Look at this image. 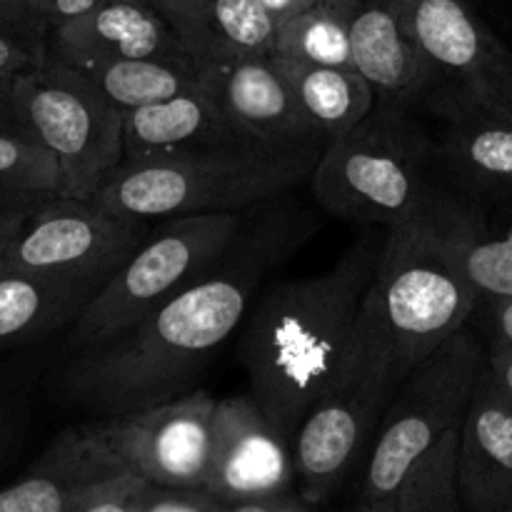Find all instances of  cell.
Returning <instances> with one entry per match:
<instances>
[{
  "instance_id": "44dd1931",
  "label": "cell",
  "mask_w": 512,
  "mask_h": 512,
  "mask_svg": "<svg viewBox=\"0 0 512 512\" xmlns=\"http://www.w3.org/2000/svg\"><path fill=\"white\" fill-rule=\"evenodd\" d=\"M125 160L160 158L200 148L253 145L225 115L208 85L125 113Z\"/></svg>"
},
{
  "instance_id": "277c9868",
  "label": "cell",
  "mask_w": 512,
  "mask_h": 512,
  "mask_svg": "<svg viewBox=\"0 0 512 512\" xmlns=\"http://www.w3.org/2000/svg\"><path fill=\"white\" fill-rule=\"evenodd\" d=\"M323 150L260 145L200 148L123 163L93 195L115 213L145 220L243 213L310 180Z\"/></svg>"
},
{
  "instance_id": "8fae6325",
  "label": "cell",
  "mask_w": 512,
  "mask_h": 512,
  "mask_svg": "<svg viewBox=\"0 0 512 512\" xmlns=\"http://www.w3.org/2000/svg\"><path fill=\"white\" fill-rule=\"evenodd\" d=\"M403 10L438 80L428 100L512 113V53L470 0H403Z\"/></svg>"
},
{
  "instance_id": "9a60e30c",
  "label": "cell",
  "mask_w": 512,
  "mask_h": 512,
  "mask_svg": "<svg viewBox=\"0 0 512 512\" xmlns=\"http://www.w3.org/2000/svg\"><path fill=\"white\" fill-rule=\"evenodd\" d=\"M50 58L88 73L118 60H180L190 55L158 5L145 0H98L93 8L53 30Z\"/></svg>"
},
{
  "instance_id": "7402d4cb",
  "label": "cell",
  "mask_w": 512,
  "mask_h": 512,
  "mask_svg": "<svg viewBox=\"0 0 512 512\" xmlns=\"http://www.w3.org/2000/svg\"><path fill=\"white\" fill-rule=\"evenodd\" d=\"M450 228L478 303L512 298V193L483 198L453 193Z\"/></svg>"
},
{
  "instance_id": "74e56055",
  "label": "cell",
  "mask_w": 512,
  "mask_h": 512,
  "mask_svg": "<svg viewBox=\"0 0 512 512\" xmlns=\"http://www.w3.org/2000/svg\"><path fill=\"white\" fill-rule=\"evenodd\" d=\"M260 3L265 5V10H268L270 15H273L275 25H283L288 23L290 18H295V15L305 13L308 8H313L318 0H260Z\"/></svg>"
},
{
  "instance_id": "d590c367",
  "label": "cell",
  "mask_w": 512,
  "mask_h": 512,
  "mask_svg": "<svg viewBox=\"0 0 512 512\" xmlns=\"http://www.w3.org/2000/svg\"><path fill=\"white\" fill-rule=\"evenodd\" d=\"M315 510L298 490L293 493H273L265 495V498L248 500V503H240L235 512H310Z\"/></svg>"
},
{
  "instance_id": "9c48e42d",
  "label": "cell",
  "mask_w": 512,
  "mask_h": 512,
  "mask_svg": "<svg viewBox=\"0 0 512 512\" xmlns=\"http://www.w3.org/2000/svg\"><path fill=\"white\" fill-rule=\"evenodd\" d=\"M13 95L25 138L58 160L60 195L93 198L125 160L123 110L88 73L53 58L18 75Z\"/></svg>"
},
{
  "instance_id": "3957f363",
  "label": "cell",
  "mask_w": 512,
  "mask_h": 512,
  "mask_svg": "<svg viewBox=\"0 0 512 512\" xmlns=\"http://www.w3.org/2000/svg\"><path fill=\"white\" fill-rule=\"evenodd\" d=\"M450 188L388 225L360 315L393 353L400 375L418 368L473 320L478 293L455 250Z\"/></svg>"
},
{
  "instance_id": "5b68a950",
  "label": "cell",
  "mask_w": 512,
  "mask_h": 512,
  "mask_svg": "<svg viewBox=\"0 0 512 512\" xmlns=\"http://www.w3.org/2000/svg\"><path fill=\"white\" fill-rule=\"evenodd\" d=\"M443 188L433 128L418 108L398 103H375L323 150L310 175L325 213L385 228L410 218Z\"/></svg>"
},
{
  "instance_id": "d6a6232c",
  "label": "cell",
  "mask_w": 512,
  "mask_h": 512,
  "mask_svg": "<svg viewBox=\"0 0 512 512\" xmlns=\"http://www.w3.org/2000/svg\"><path fill=\"white\" fill-rule=\"evenodd\" d=\"M48 198L53 195H0V255Z\"/></svg>"
},
{
  "instance_id": "836d02e7",
  "label": "cell",
  "mask_w": 512,
  "mask_h": 512,
  "mask_svg": "<svg viewBox=\"0 0 512 512\" xmlns=\"http://www.w3.org/2000/svg\"><path fill=\"white\" fill-rule=\"evenodd\" d=\"M485 365L493 373L500 393L512 405V343L500 335H488L485 340Z\"/></svg>"
},
{
  "instance_id": "1f68e13d",
  "label": "cell",
  "mask_w": 512,
  "mask_h": 512,
  "mask_svg": "<svg viewBox=\"0 0 512 512\" xmlns=\"http://www.w3.org/2000/svg\"><path fill=\"white\" fill-rule=\"evenodd\" d=\"M95 3L98 0H0V13L13 15V18L25 20V23L53 35L58 25L85 13Z\"/></svg>"
},
{
  "instance_id": "484cf974",
  "label": "cell",
  "mask_w": 512,
  "mask_h": 512,
  "mask_svg": "<svg viewBox=\"0 0 512 512\" xmlns=\"http://www.w3.org/2000/svg\"><path fill=\"white\" fill-rule=\"evenodd\" d=\"M460 438L463 425L448 430L400 478L398 488L380 503L378 512H458L460 495Z\"/></svg>"
},
{
  "instance_id": "f35d334b",
  "label": "cell",
  "mask_w": 512,
  "mask_h": 512,
  "mask_svg": "<svg viewBox=\"0 0 512 512\" xmlns=\"http://www.w3.org/2000/svg\"><path fill=\"white\" fill-rule=\"evenodd\" d=\"M5 448H8V428H5V423L0 420V460H3Z\"/></svg>"
},
{
  "instance_id": "8d00e7d4",
  "label": "cell",
  "mask_w": 512,
  "mask_h": 512,
  "mask_svg": "<svg viewBox=\"0 0 512 512\" xmlns=\"http://www.w3.org/2000/svg\"><path fill=\"white\" fill-rule=\"evenodd\" d=\"M13 80H0V133L28 140L25 138L23 123H20L18 118V108H15Z\"/></svg>"
},
{
  "instance_id": "d4e9b609",
  "label": "cell",
  "mask_w": 512,
  "mask_h": 512,
  "mask_svg": "<svg viewBox=\"0 0 512 512\" xmlns=\"http://www.w3.org/2000/svg\"><path fill=\"white\" fill-rule=\"evenodd\" d=\"M88 75L100 93L123 113L160 103L205 83V73L190 58L118 60L88 70Z\"/></svg>"
},
{
  "instance_id": "e0dca14e",
  "label": "cell",
  "mask_w": 512,
  "mask_h": 512,
  "mask_svg": "<svg viewBox=\"0 0 512 512\" xmlns=\"http://www.w3.org/2000/svg\"><path fill=\"white\" fill-rule=\"evenodd\" d=\"M205 85L253 145L275 150H325L315 140L275 55H258L205 73Z\"/></svg>"
},
{
  "instance_id": "d6986e66",
  "label": "cell",
  "mask_w": 512,
  "mask_h": 512,
  "mask_svg": "<svg viewBox=\"0 0 512 512\" xmlns=\"http://www.w3.org/2000/svg\"><path fill=\"white\" fill-rule=\"evenodd\" d=\"M460 495L473 512H512V405L483 363L460 438Z\"/></svg>"
},
{
  "instance_id": "f546056e",
  "label": "cell",
  "mask_w": 512,
  "mask_h": 512,
  "mask_svg": "<svg viewBox=\"0 0 512 512\" xmlns=\"http://www.w3.org/2000/svg\"><path fill=\"white\" fill-rule=\"evenodd\" d=\"M150 483L128 465L80 493L73 512H140Z\"/></svg>"
},
{
  "instance_id": "4dcf8cb0",
  "label": "cell",
  "mask_w": 512,
  "mask_h": 512,
  "mask_svg": "<svg viewBox=\"0 0 512 512\" xmlns=\"http://www.w3.org/2000/svg\"><path fill=\"white\" fill-rule=\"evenodd\" d=\"M140 512H228L218 495L205 485H153Z\"/></svg>"
},
{
  "instance_id": "603a6c76",
  "label": "cell",
  "mask_w": 512,
  "mask_h": 512,
  "mask_svg": "<svg viewBox=\"0 0 512 512\" xmlns=\"http://www.w3.org/2000/svg\"><path fill=\"white\" fill-rule=\"evenodd\" d=\"M100 288L88 280L48 278L0 265V348L73 325Z\"/></svg>"
},
{
  "instance_id": "30bf717a",
  "label": "cell",
  "mask_w": 512,
  "mask_h": 512,
  "mask_svg": "<svg viewBox=\"0 0 512 512\" xmlns=\"http://www.w3.org/2000/svg\"><path fill=\"white\" fill-rule=\"evenodd\" d=\"M150 220L115 213L95 198L53 195L0 255V265L48 278L108 283L143 245Z\"/></svg>"
},
{
  "instance_id": "ab89813d",
  "label": "cell",
  "mask_w": 512,
  "mask_h": 512,
  "mask_svg": "<svg viewBox=\"0 0 512 512\" xmlns=\"http://www.w3.org/2000/svg\"><path fill=\"white\" fill-rule=\"evenodd\" d=\"M145 3H153V5H160V3H163V0H145Z\"/></svg>"
},
{
  "instance_id": "ba28073f",
  "label": "cell",
  "mask_w": 512,
  "mask_h": 512,
  "mask_svg": "<svg viewBox=\"0 0 512 512\" xmlns=\"http://www.w3.org/2000/svg\"><path fill=\"white\" fill-rule=\"evenodd\" d=\"M243 213L163 218L75 318L70 325V348L103 343L123 333L208 275L238 235Z\"/></svg>"
},
{
  "instance_id": "2e32d148",
  "label": "cell",
  "mask_w": 512,
  "mask_h": 512,
  "mask_svg": "<svg viewBox=\"0 0 512 512\" xmlns=\"http://www.w3.org/2000/svg\"><path fill=\"white\" fill-rule=\"evenodd\" d=\"M420 113L433 128L443 183L463 198L512 193V113L428 100Z\"/></svg>"
},
{
  "instance_id": "7a4b0ae2",
  "label": "cell",
  "mask_w": 512,
  "mask_h": 512,
  "mask_svg": "<svg viewBox=\"0 0 512 512\" xmlns=\"http://www.w3.org/2000/svg\"><path fill=\"white\" fill-rule=\"evenodd\" d=\"M383 240L368 233L313 278L273 285L240 325L250 395L293 445L308 410L343 375Z\"/></svg>"
},
{
  "instance_id": "cb8c5ba5",
  "label": "cell",
  "mask_w": 512,
  "mask_h": 512,
  "mask_svg": "<svg viewBox=\"0 0 512 512\" xmlns=\"http://www.w3.org/2000/svg\"><path fill=\"white\" fill-rule=\"evenodd\" d=\"M278 63L323 148L355 128L375 108L373 88L355 65H313L288 58H278Z\"/></svg>"
},
{
  "instance_id": "f1b7e54d",
  "label": "cell",
  "mask_w": 512,
  "mask_h": 512,
  "mask_svg": "<svg viewBox=\"0 0 512 512\" xmlns=\"http://www.w3.org/2000/svg\"><path fill=\"white\" fill-rule=\"evenodd\" d=\"M50 60V35L25 20L0 13V80H13Z\"/></svg>"
},
{
  "instance_id": "e575fe53",
  "label": "cell",
  "mask_w": 512,
  "mask_h": 512,
  "mask_svg": "<svg viewBox=\"0 0 512 512\" xmlns=\"http://www.w3.org/2000/svg\"><path fill=\"white\" fill-rule=\"evenodd\" d=\"M473 318L483 320V330L488 335H500L512 343V298L480 300Z\"/></svg>"
},
{
  "instance_id": "4316f807",
  "label": "cell",
  "mask_w": 512,
  "mask_h": 512,
  "mask_svg": "<svg viewBox=\"0 0 512 512\" xmlns=\"http://www.w3.org/2000/svg\"><path fill=\"white\" fill-rule=\"evenodd\" d=\"M273 53L298 63L353 65L348 25L330 0H318L313 8L280 25Z\"/></svg>"
},
{
  "instance_id": "4fadbf2b",
  "label": "cell",
  "mask_w": 512,
  "mask_h": 512,
  "mask_svg": "<svg viewBox=\"0 0 512 512\" xmlns=\"http://www.w3.org/2000/svg\"><path fill=\"white\" fill-rule=\"evenodd\" d=\"M205 488L228 512L248 500L298 490L293 445L250 393L218 400Z\"/></svg>"
},
{
  "instance_id": "7c38bea8",
  "label": "cell",
  "mask_w": 512,
  "mask_h": 512,
  "mask_svg": "<svg viewBox=\"0 0 512 512\" xmlns=\"http://www.w3.org/2000/svg\"><path fill=\"white\" fill-rule=\"evenodd\" d=\"M218 398L195 388L165 403L95 420L110 448L153 485H205Z\"/></svg>"
},
{
  "instance_id": "ac0fdd59",
  "label": "cell",
  "mask_w": 512,
  "mask_h": 512,
  "mask_svg": "<svg viewBox=\"0 0 512 512\" xmlns=\"http://www.w3.org/2000/svg\"><path fill=\"white\" fill-rule=\"evenodd\" d=\"M125 468L98 423L65 428L23 478L0 490V512H73L80 493Z\"/></svg>"
},
{
  "instance_id": "8992f818",
  "label": "cell",
  "mask_w": 512,
  "mask_h": 512,
  "mask_svg": "<svg viewBox=\"0 0 512 512\" xmlns=\"http://www.w3.org/2000/svg\"><path fill=\"white\" fill-rule=\"evenodd\" d=\"M483 363L485 343L468 323L405 375L365 455L355 510L378 512L410 465L465 423Z\"/></svg>"
},
{
  "instance_id": "6da1fadb",
  "label": "cell",
  "mask_w": 512,
  "mask_h": 512,
  "mask_svg": "<svg viewBox=\"0 0 512 512\" xmlns=\"http://www.w3.org/2000/svg\"><path fill=\"white\" fill-rule=\"evenodd\" d=\"M320 220L283 195L245 210L223 260L123 333L70 353L55 373V395L108 420L198 388L218 350L243 325L265 278L283 268Z\"/></svg>"
},
{
  "instance_id": "ffe728a7",
  "label": "cell",
  "mask_w": 512,
  "mask_h": 512,
  "mask_svg": "<svg viewBox=\"0 0 512 512\" xmlns=\"http://www.w3.org/2000/svg\"><path fill=\"white\" fill-rule=\"evenodd\" d=\"M203 73L273 55V15L260 0H163L158 5Z\"/></svg>"
},
{
  "instance_id": "52a82bcc",
  "label": "cell",
  "mask_w": 512,
  "mask_h": 512,
  "mask_svg": "<svg viewBox=\"0 0 512 512\" xmlns=\"http://www.w3.org/2000/svg\"><path fill=\"white\" fill-rule=\"evenodd\" d=\"M403 380L390 348L360 315L343 375L308 410L293 438L295 483L313 508L328 505L370 453L385 408Z\"/></svg>"
},
{
  "instance_id": "83f0119b",
  "label": "cell",
  "mask_w": 512,
  "mask_h": 512,
  "mask_svg": "<svg viewBox=\"0 0 512 512\" xmlns=\"http://www.w3.org/2000/svg\"><path fill=\"white\" fill-rule=\"evenodd\" d=\"M0 195H60L55 155L43 145L0 133Z\"/></svg>"
},
{
  "instance_id": "5bb4252c",
  "label": "cell",
  "mask_w": 512,
  "mask_h": 512,
  "mask_svg": "<svg viewBox=\"0 0 512 512\" xmlns=\"http://www.w3.org/2000/svg\"><path fill=\"white\" fill-rule=\"evenodd\" d=\"M348 25L353 65L375 93V103L423 108L438 88L433 65L405 20L403 0H330Z\"/></svg>"
}]
</instances>
